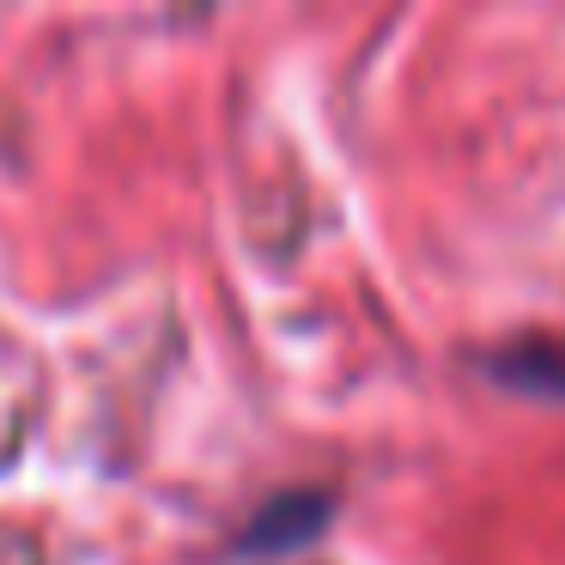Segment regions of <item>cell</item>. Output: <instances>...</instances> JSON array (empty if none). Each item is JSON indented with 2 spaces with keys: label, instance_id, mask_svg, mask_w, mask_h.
<instances>
[{
  "label": "cell",
  "instance_id": "cell-1",
  "mask_svg": "<svg viewBox=\"0 0 565 565\" xmlns=\"http://www.w3.org/2000/svg\"><path fill=\"white\" fill-rule=\"evenodd\" d=\"M499 371L535 383V390H565V347H523V353L499 359Z\"/></svg>",
  "mask_w": 565,
  "mask_h": 565
}]
</instances>
